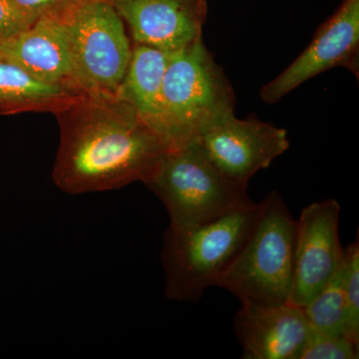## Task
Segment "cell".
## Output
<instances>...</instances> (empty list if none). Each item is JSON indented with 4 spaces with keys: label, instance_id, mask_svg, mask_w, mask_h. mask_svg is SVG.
Listing matches in <instances>:
<instances>
[{
    "label": "cell",
    "instance_id": "1",
    "mask_svg": "<svg viewBox=\"0 0 359 359\" xmlns=\"http://www.w3.org/2000/svg\"><path fill=\"white\" fill-rule=\"evenodd\" d=\"M54 115L60 141L52 179L70 195L145 184L169 149L116 96L82 93Z\"/></svg>",
    "mask_w": 359,
    "mask_h": 359
},
{
    "label": "cell",
    "instance_id": "2",
    "mask_svg": "<svg viewBox=\"0 0 359 359\" xmlns=\"http://www.w3.org/2000/svg\"><path fill=\"white\" fill-rule=\"evenodd\" d=\"M295 238L297 219L283 196L271 191L259 202L254 228L216 287L240 302L287 304L294 280Z\"/></svg>",
    "mask_w": 359,
    "mask_h": 359
},
{
    "label": "cell",
    "instance_id": "3",
    "mask_svg": "<svg viewBox=\"0 0 359 359\" xmlns=\"http://www.w3.org/2000/svg\"><path fill=\"white\" fill-rule=\"evenodd\" d=\"M145 185L166 208L169 228L200 226L254 204L247 184L233 181L205 154L199 140L168 149Z\"/></svg>",
    "mask_w": 359,
    "mask_h": 359
},
{
    "label": "cell",
    "instance_id": "4",
    "mask_svg": "<svg viewBox=\"0 0 359 359\" xmlns=\"http://www.w3.org/2000/svg\"><path fill=\"white\" fill-rule=\"evenodd\" d=\"M235 109L233 87L203 37L172 54L161 101L162 138L169 149L196 140Z\"/></svg>",
    "mask_w": 359,
    "mask_h": 359
},
{
    "label": "cell",
    "instance_id": "5",
    "mask_svg": "<svg viewBox=\"0 0 359 359\" xmlns=\"http://www.w3.org/2000/svg\"><path fill=\"white\" fill-rule=\"evenodd\" d=\"M259 212V203H254L187 230L168 228L161 257L168 299L199 302L244 245Z\"/></svg>",
    "mask_w": 359,
    "mask_h": 359
},
{
    "label": "cell",
    "instance_id": "6",
    "mask_svg": "<svg viewBox=\"0 0 359 359\" xmlns=\"http://www.w3.org/2000/svg\"><path fill=\"white\" fill-rule=\"evenodd\" d=\"M60 22L80 91L116 96L128 69L132 46L111 0H89Z\"/></svg>",
    "mask_w": 359,
    "mask_h": 359
},
{
    "label": "cell",
    "instance_id": "7",
    "mask_svg": "<svg viewBox=\"0 0 359 359\" xmlns=\"http://www.w3.org/2000/svg\"><path fill=\"white\" fill-rule=\"evenodd\" d=\"M339 219V203L327 199L306 205L297 219L292 306L306 308L344 263Z\"/></svg>",
    "mask_w": 359,
    "mask_h": 359
},
{
    "label": "cell",
    "instance_id": "8",
    "mask_svg": "<svg viewBox=\"0 0 359 359\" xmlns=\"http://www.w3.org/2000/svg\"><path fill=\"white\" fill-rule=\"evenodd\" d=\"M334 67H344L358 78L359 0H344L334 15L314 33L313 39L294 62L264 85L259 96L275 104L299 85Z\"/></svg>",
    "mask_w": 359,
    "mask_h": 359
},
{
    "label": "cell",
    "instance_id": "9",
    "mask_svg": "<svg viewBox=\"0 0 359 359\" xmlns=\"http://www.w3.org/2000/svg\"><path fill=\"white\" fill-rule=\"evenodd\" d=\"M198 140L219 171L247 185L259 170L269 168L290 148L287 130L254 116L238 119L235 113L215 122Z\"/></svg>",
    "mask_w": 359,
    "mask_h": 359
},
{
    "label": "cell",
    "instance_id": "10",
    "mask_svg": "<svg viewBox=\"0 0 359 359\" xmlns=\"http://www.w3.org/2000/svg\"><path fill=\"white\" fill-rule=\"evenodd\" d=\"M134 43L176 53L203 37L207 0H111Z\"/></svg>",
    "mask_w": 359,
    "mask_h": 359
},
{
    "label": "cell",
    "instance_id": "11",
    "mask_svg": "<svg viewBox=\"0 0 359 359\" xmlns=\"http://www.w3.org/2000/svg\"><path fill=\"white\" fill-rule=\"evenodd\" d=\"M233 325L244 359H299L311 332L304 309L289 302H241Z\"/></svg>",
    "mask_w": 359,
    "mask_h": 359
},
{
    "label": "cell",
    "instance_id": "12",
    "mask_svg": "<svg viewBox=\"0 0 359 359\" xmlns=\"http://www.w3.org/2000/svg\"><path fill=\"white\" fill-rule=\"evenodd\" d=\"M0 55L41 81L81 92L75 80L69 47L60 21L39 20L15 36L0 40Z\"/></svg>",
    "mask_w": 359,
    "mask_h": 359
},
{
    "label": "cell",
    "instance_id": "13",
    "mask_svg": "<svg viewBox=\"0 0 359 359\" xmlns=\"http://www.w3.org/2000/svg\"><path fill=\"white\" fill-rule=\"evenodd\" d=\"M172 54L149 45L134 43L128 69L116 94L117 98L130 104L161 138L163 81Z\"/></svg>",
    "mask_w": 359,
    "mask_h": 359
},
{
    "label": "cell",
    "instance_id": "14",
    "mask_svg": "<svg viewBox=\"0 0 359 359\" xmlns=\"http://www.w3.org/2000/svg\"><path fill=\"white\" fill-rule=\"evenodd\" d=\"M81 92L47 83L0 55V114L50 112L55 114Z\"/></svg>",
    "mask_w": 359,
    "mask_h": 359
},
{
    "label": "cell",
    "instance_id": "15",
    "mask_svg": "<svg viewBox=\"0 0 359 359\" xmlns=\"http://www.w3.org/2000/svg\"><path fill=\"white\" fill-rule=\"evenodd\" d=\"M302 309L309 325L316 332L332 337H348L346 334L344 259L334 278Z\"/></svg>",
    "mask_w": 359,
    "mask_h": 359
},
{
    "label": "cell",
    "instance_id": "16",
    "mask_svg": "<svg viewBox=\"0 0 359 359\" xmlns=\"http://www.w3.org/2000/svg\"><path fill=\"white\" fill-rule=\"evenodd\" d=\"M344 294L346 302V334L359 344V243L346 249L344 255Z\"/></svg>",
    "mask_w": 359,
    "mask_h": 359
},
{
    "label": "cell",
    "instance_id": "17",
    "mask_svg": "<svg viewBox=\"0 0 359 359\" xmlns=\"http://www.w3.org/2000/svg\"><path fill=\"white\" fill-rule=\"evenodd\" d=\"M359 344L346 337H332L311 327L299 359H356Z\"/></svg>",
    "mask_w": 359,
    "mask_h": 359
},
{
    "label": "cell",
    "instance_id": "18",
    "mask_svg": "<svg viewBox=\"0 0 359 359\" xmlns=\"http://www.w3.org/2000/svg\"><path fill=\"white\" fill-rule=\"evenodd\" d=\"M89 0H13L32 23L39 20L62 21Z\"/></svg>",
    "mask_w": 359,
    "mask_h": 359
},
{
    "label": "cell",
    "instance_id": "19",
    "mask_svg": "<svg viewBox=\"0 0 359 359\" xmlns=\"http://www.w3.org/2000/svg\"><path fill=\"white\" fill-rule=\"evenodd\" d=\"M32 25L13 0H0V40L15 36Z\"/></svg>",
    "mask_w": 359,
    "mask_h": 359
}]
</instances>
